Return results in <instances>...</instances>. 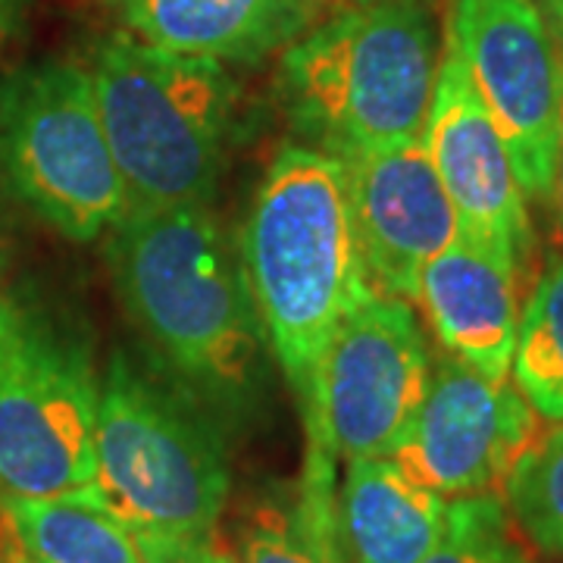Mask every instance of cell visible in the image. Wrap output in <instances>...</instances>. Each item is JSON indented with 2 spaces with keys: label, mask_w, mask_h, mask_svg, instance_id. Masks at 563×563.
<instances>
[{
  "label": "cell",
  "mask_w": 563,
  "mask_h": 563,
  "mask_svg": "<svg viewBox=\"0 0 563 563\" xmlns=\"http://www.w3.org/2000/svg\"><path fill=\"white\" fill-rule=\"evenodd\" d=\"M448 44L498 125L526 201H554L563 63L536 0H451Z\"/></svg>",
  "instance_id": "9c48e42d"
},
{
  "label": "cell",
  "mask_w": 563,
  "mask_h": 563,
  "mask_svg": "<svg viewBox=\"0 0 563 563\" xmlns=\"http://www.w3.org/2000/svg\"><path fill=\"white\" fill-rule=\"evenodd\" d=\"M342 163L366 279L373 291L413 303L426 263L461 239V222L439 173L420 141Z\"/></svg>",
  "instance_id": "7c38bea8"
},
{
  "label": "cell",
  "mask_w": 563,
  "mask_h": 563,
  "mask_svg": "<svg viewBox=\"0 0 563 563\" xmlns=\"http://www.w3.org/2000/svg\"><path fill=\"white\" fill-rule=\"evenodd\" d=\"M239 254L266 344L303 401L332 332L373 295L344 163L310 144L282 147L254 195Z\"/></svg>",
  "instance_id": "7a4b0ae2"
},
{
  "label": "cell",
  "mask_w": 563,
  "mask_h": 563,
  "mask_svg": "<svg viewBox=\"0 0 563 563\" xmlns=\"http://www.w3.org/2000/svg\"><path fill=\"white\" fill-rule=\"evenodd\" d=\"M0 273H3V261H0ZM0 298H3V282H0Z\"/></svg>",
  "instance_id": "4316f807"
},
{
  "label": "cell",
  "mask_w": 563,
  "mask_h": 563,
  "mask_svg": "<svg viewBox=\"0 0 563 563\" xmlns=\"http://www.w3.org/2000/svg\"><path fill=\"white\" fill-rule=\"evenodd\" d=\"M542 435V417L510 383H495L444 354L391 461L442 498L498 495L510 470Z\"/></svg>",
  "instance_id": "30bf717a"
},
{
  "label": "cell",
  "mask_w": 563,
  "mask_h": 563,
  "mask_svg": "<svg viewBox=\"0 0 563 563\" xmlns=\"http://www.w3.org/2000/svg\"><path fill=\"white\" fill-rule=\"evenodd\" d=\"M520 532L498 495L448 501V523L439 544L420 563H523Z\"/></svg>",
  "instance_id": "d6986e66"
},
{
  "label": "cell",
  "mask_w": 563,
  "mask_h": 563,
  "mask_svg": "<svg viewBox=\"0 0 563 563\" xmlns=\"http://www.w3.org/2000/svg\"><path fill=\"white\" fill-rule=\"evenodd\" d=\"M229 488L225 444L207 407L113 354L101 379L91 495L135 539H207Z\"/></svg>",
  "instance_id": "5b68a950"
},
{
  "label": "cell",
  "mask_w": 563,
  "mask_h": 563,
  "mask_svg": "<svg viewBox=\"0 0 563 563\" xmlns=\"http://www.w3.org/2000/svg\"><path fill=\"white\" fill-rule=\"evenodd\" d=\"M432 361L413 303L373 291L320 354L301 401L307 439L339 461L391 457L420 407Z\"/></svg>",
  "instance_id": "ba28073f"
},
{
  "label": "cell",
  "mask_w": 563,
  "mask_h": 563,
  "mask_svg": "<svg viewBox=\"0 0 563 563\" xmlns=\"http://www.w3.org/2000/svg\"><path fill=\"white\" fill-rule=\"evenodd\" d=\"M351 7H373V3H391V0H347Z\"/></svg>",
  "instance_id": "484cf974"
},
{
  "label": "cell",
  "mask_w": 563,
  "mask_h": 563,
  "mask_svg": "<svg viewBox=\"0 0 563 563\" xmlns=\"http://www.w3.org/2000/svg\"><path fill=\"white\" fill-rule=\"evenodd\" d=\"M154 47L217 63H254L317 25L320 0H107Z\"/></svg>",
  "instance_id": "5bb4252c"
},
{
  "label": "cell",
  "mask_w": 563,
  "mask_h": 563,
  "mask_svg": "<svg viewBox=\"0 0 563 563\" xmlns=\"http://www.w3.org/2000/svg\"><path fill=\"white\" fill-rule=\"evenodd\" d=\"M435 25L420 0L351 7L282 51L279 95L288 120L325 154L420 141L439 76Z\"/></svg>",
  "instance_id": "3957f363"
},
{
  "label": "cell",
  "mask_w": 563,
  "mask_h": 563,
  "mask_svg": "<svg viewBox=\"0 0 563 563\" xmlns=\"http://www.w3.org/2000/svg\"><path fill=\"white\" fill-rule=\"evenodd\" d=\"M110 269L144 342L203 407L242 410L261 347V313L242 254L207 203L125 213L113 229Z\"/></svg>",
  "instance_id": "6da1fadb"
},
{
  "label": "cell",
  "mask_w": 563,
  "mask_h": 563,
  "mask_svg": "<svg viewBox=\"0 0 563 563\" xmlns=\"http://www.w3.org/2000/svg\"><path fill=\"white\" fill-rule=\"evenodd\" d=\"M514 383L542 420H563V261L544 269L523 313L514 351Z\"/></svg>",
  "instance_id": "e0dca14e"
},
{
  "label": "cell",
  "mask_w": 563,
  "mask_h": 563,
  "mask_svg": "<svg viewBox=\"0 0 563 563\" xmlns=\"http://www.w3.org/2000/svg\"><path fill=\"white\" fill-rule=\"evenodd\" d=\"M523 563H536V561H532V554H526V558H523Z\"/></svg>",
  "instance_id": "83f0119b"
},
{
  "label": "cell",
  "mask_w": 563,
  "mask_h": 563,
  "mask_svg": "<svg viewBox=\"0 0 563 563\" xmlns=\"http://www.w3.org/2000/svg\"><path fill=\"white\" fill-rule=\"evenodd\" d=\"M444 523L448 498L413 483L391 457L344 461L335 488L339 563H420Z\"/></svg>",
  "instance_id": "9a60e30c"
},
{
  "label": "cell",
  "mask_w": 563,
  "mask_h": 563,
  "mask_svg": "<svg viewBox=\"0 0 563 563\" xmlns=\"http://www.w3.org/2000/svg\"><path fill=\"white\" fill-rule=\"evenodd\" d=\"M10 25H13V0H0V54L10 38Z\"/></svg>",
  "instance_id": "603a6c76"
},
{
  "label": "cell",
  "mask_w": 563,
  "mask_h": 563,
  "mask_svg": "<svg viewBox=\"0 0 563 563\" xmlns=\"http://www.w3.org/2000/svg\"><path fill=\"white\" fill-rule=\"evenodd\" d=\"M554 198H558V207H561V220H563V110H561V147H558V181H554Z\"/></svg>",
  "instance_id": "cb8c5ba5"
},
{
  "label": "cell",
  "mask_w": 563,
  "mask_h": 563,
  "mask_svg": "<svg viewBox=\"0 0 563 563\" xmlns=\"http://www.w3.org/2000/svg\"><path fill=\"white\" fill-rule=\"evenodd\" d=\"M420 144L454 203L463 239L501 254L526 273L536 239L523 185L461 54L448 41Z\"/></svg>",
  "instance_id": "8fae6325"
},
{
  "label": "cell",
  "mask_w": 563,
  "mask_h": 563,
  "mask_svg": "<svg viewBox=\"0 0 563 563\" xmlns=\"http://www.w3.org/2000/svg\"><path fill=\"white\" fill-rule=\"evenodd\" d=\"M101 383L79 335L44 303L0 298V498L95 485Z\"/></svg>",
  "instance_id": "8992f818"
},
{
  "label": "cell",
  "mask_w": 563,
  "mask_h": 563,
  "mask_svg": "<svg viewBox=\"0 0 563 563\" xmlns=\"http://www.w3.org/2000/svg\"><path fill=\"white\" fill-rule=\"evenodd\" d=\"M0 176L69 242L120 225L129 198L88 66L51 60L0 85Z\"/></svg>",
  "instance_id": "52a82bcc"
},
{
  "label": "cell",
  "mask_w": 563,
  "mask_h": 563,
  "mask_svg": "<svg viewBox=\"0 0 563 563\" xmlns=\"http://www.w3.org/2000/svg\"><path fill=\"white\" fill-rule=\"evenodd\" d=\"M32 563H144L135 532L91 492L54 498H0Z\"/></svg>",
  "instance_id": "2e32d148"
},
{
  "label": "cell",
  "mask_w": 563,
  "mask_h": 563,
  "mask_svg": "<svg viewBox=\"0 0 563 563\" xmlns=\"http://www.w3.org/2000/svg\"><path fill=\"white\" fill-rule=\"evenodd\" d=\"M520 282L514 263L461 235L426 263L413 301L451 357L507 383L523 313Z\"/></svg>",
  "instance_id": "4fadbf2b"
},
{
  "label": "cell",
  "mask_w": 563,
  "mask_h": 563,
  "mask_svg": "<svg viewBox=\"0 0 563 563\" xmlns=\"http://www.w3.org/2000/svg\"><path fill=\"white\" fill-rule=\"evenodd\" d=\"M544 7H548V13H551V20L558 25V32H561L563 41V0H544Z\"/></svg>",
  "instance_id": "d4e9b609"
},
{
  "label": "cell",
  "mask_w": 563,
  "mask_h": 563,
  "mask_svg": "<svg viewBox=\"0 0 563 563\" xmlns=\"http://www.w3.org/2000/svg\"><path fill=\"white\" fill-rule=\"evenodd\" d=\"M504 507L526 544L563 561V420L529 444L510 470Z\"/></svg>",
  "instance_id": "ac0fdd59"
},
{
  "label": "cell",
  "mask_w": 563,
  "mask_h": 563,
  "mask_svg": "<svg viewBox=\"0 0 563 563\" xmlns=\"http://www.w3.org/2000/svg\"><path fill=\"white\" fill-rule=\"evenodd\" d=\"M242 563H332L310 542L295 520L291 507H269L251 517L242 539Z\"/></svg>",
  "instance_id": "ffe728a7"
},
{
  "label": "cell",
  "mask_w": 563,
  "mask_h": 563,
  "mask_svg": "<svg viewBox=\"0 0 563 563\" xmlns=\"http://www.w3.org/2000/svg\"><path fill=\"white\" fill-rule=\"evenodd\" d=\"M139 544L144 563H242L220 532L207 539H139Z\"/></svg>",
  "instance_id": "44dd1931"
},
{
  "label": "cell",
  "mask_w": 563,
  "mask_h": 563,
  "mask_svg": "<svg viewBox=\"0 0 563 563\" xmlns=\"http://www.w3.org/2000/svg\"><path fill=\"white\" fill-rule=\"evenodd\" d=\"M91 81L129 213L210 207L239 110L229 69L135 35H113L91 63Z\"/></svg>",
  "instance_id": "277c9868"
},
{
  "label": "cell",
  "mask_w": 563,
  "mask_h": 563,
  "mask_svg": "<svg viewBox=\"0 0 563 563\" xmlns=\"http://www.w3.org/2000/svg\"><path fill=\"white\" fill-rule=\"evenodd\" d=\"M0 563H32L20 539H16V532H13V526H10V520L3 514H0Z\"/></svg>",
  "instance_id": "7402d4cb"
}]
</instances>
